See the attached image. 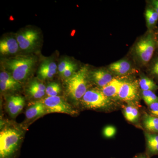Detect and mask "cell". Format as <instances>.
<instances>
[{"mask_svg":"<svg viewBox=\"0 0 158 158\" xmlns=\"http://www.w3.org/2000/svg\"><path fill=\"white\" fill-rule=\"evenodd\" d=\"M156 48V34L153 31H148L136 41L132 52L136 62L143 66L147 65L152 59Z\"/></svg>","mask_w":158,"mask_h":158,"instance_id":"obj_1","label":"cell"},{"mask_svg":"<svg viewBox=\"0 0 158 158\" xmlns=\"http://www.w3.org/2000/svg\"><path fill=\"white\" fill-rule=\"evenodd\" d=\"M22 131L6 128L0 133V158H15L23 138Z\"/></svg>","mask_w":158,"mask_h":158,"instance_id":"obj_2","label":"cell"},{"mask_svg":"<svg viewBox=\"0 0 158 158\" xmlns=\"http://www.w3.org/2000/svg\"><path fill=\"white\" fill-rule=\"evenodd\" d=\"M89 71L88 66H83L65 81L66 91L72 99H81L88 91Z\"/></svg>","mask_w":158,"mask_h":158,"instance_id":"obj_3","label":"cell"},{"mask_svg":"<svg viewBox=\"0 0 158 158\" xmlns=\"http://www.w3.org/2000/svg\"><path fill=\"white\" fill-rule=\"evenodd\" d=\"M35 58L31 56L19 57L6 62V66L17 81L26 80L35 65Z\"/></svg>","mask_w":158,"mask_h":158,"instance_id":"obj_4","label":"cell"},{"mask_svg":"<svg viewBox=\"0 0 158 158\" xmlns=\"http://www.w3.org/2000/svg\"><path fill=\"white\" fill-rule=\"evenodd\" d=\"M81 102L85 107L94 110L106 109L112 104L110 99L105 96L101 90L94 89L88 90Z\"/></svg>","mask_w":158,"mask_h":158,"instance_id":"obj_5","label":"cell"},{"mask_svg":"<svg viewBox=\"0 0 158 158\" xmlns=\"http://www.w3.org/2000/svg\"><path fill=\"white\" fill-rule=\"evenodd\" d=\"M46 108L47 113H61L73 115L77 112L71 105L60 97H48L43 102Z\"/></svg>","mask_w":158,"mask_h":158,"instance_id":"obj_6","label":"cell"},{"mask_svg":"<svg viewBox=\"0 0 158 158\" xmlns=\"http://www.w3.org/2000/svg\"><path fill=\"white\" fill-rule=\"evenodd\" d=\"M39 38V34L37 31L29 29L19 34L16 40L20 48L23 50L27 51L34 49Z\"/></svg>","mask_w":158,"mask_h":158,"instance_id":"obj_7","label":"cell"},{"mask_svg":"<svg viewBox=\"0 0 158 158\" xmlns=\"http://www.w3.org/2000/svg\"><path fill=\"white\" fill-rule=\"evenodd\" d=\"M139 84L135 81H123L118 98L125 102H132L138 98Z\"/></svg>","mask_w":158,"mask_h":158,"instance_id":"obj_8","label":"cell"},{"mask_svg":"<svg viewBox=\"0 0 158 158\" xmlns=\"http://www.w3.org/2000/svg\"><path fill=\"white\" fill-rule=\"evenodd\" d=\"M89 77L94 84L101 88L107 85L114 78L113 74L106 69H98L89 72Z\"/></svg>","mask_w":158,"mask_h":158,"instance_id":"obj_9","label":"cell"},{"mask_svg":"<svg viewBox=\"0 0 158 158\" xmlns=\"http://www.w3.org/2000/svg\"><path fill=\"white\" fill-rule=\"evenodd\" d=\"M107 69L113 74L118 76H124L131 73L133 71L131 62L127 59H121L111 63Z\"/></svg>","mask_w":158,"mask_h":158,"instance_id":"obj_10","label":"cell"},{"mask_svg":"<svg viewBox=\"0 0 158 158\" xmlns=\"http://www.w3.org/2000/svg\"><path fill=\"white\" fill-rule=\"evenodd\" d=\"M57 65L54 61L51 59H46L41 63L38 75L40 78L42 80L50 79L56 73Z\"/></svg>","mask_w":158,"mask_h":158,"instance_id":"obj_11","label":"cell"},{"mask_svg":"<svg viewBox=\"0 0 158 158\" xmlns=\"http://www.w3.org/2000/svg\"><path fill=\"white\" fill-rule=\"evenodd\" d=\"M19 48L17 40L13 37H6L0 41V53L2 55L16 53Z\"/></svg>","mask_w":158,"mask_h":158,"instance_id":"obj_12","label":"cell"},{"mask_svg":"<svg viewBox=\"0 0 158 158\" xmlns=\"http://www.w3.org/2000/svg\"><path fill=\"white\" fill-rule=\"evenodd\" d=\"M123 83V81L114 78L107 85L101 88V91L108 98L118 97V92Z\"/></svg>","mask_w":158,"mask_h":158,"instance_id":"obj_13","label":"cell"},{"mask_svg":"<svg viewBox=\"0 0 158 158\" xmlns=\"http://www.w3.org/2000/svg\"><path fill=\"white\" fill-rule=\"evenodd\" d=\"M47 114L46 108L43 102H37L33 104L27 110L26 116L31 119Z\"/></svg>","mask_w":158,"mask_h":158,"instance_id":"obj_14","label":"cell"},{"mask_svg":"<svg viewBox=\"0 0 158 158\" xmlns=\"http://www.w3.org/2000/svg\"><path fill=\"white\" fill-rule=\"evenodd\" d=\"M145 137L149 155L153 156L158 155V134L146 133Z\"/></svg>","mask_w":158,"mask_h":158,"instance_id":"obj_15","label":"cell"},{"mask_svg":"<svg viewBox=\"0 0 158 158\" xmlns=\"http://www.w3.org/2000/svg\"><path fill=\"white\" fill-rule=\"evenodd\" d=\"M146 26L148 31H152L158 21V14L151 6L146 8L145 13Z\"/></svg>","mask_w":158,"mask_h":158,"instance_id":"obj_16","label":"cell"},{"mask_svg":"<svg viewBox=\"0 0 158 158\" xmlns=\"http://www.w3.org/2000/svg\"><path fill=\"white\" fill-rule=\"evenodd\" d=\"M143 124L148 132L158 134V117L146 113L143 118Z\"/></svg>","mask_w":158,"mask_h":158,"instance_id":"obj_17","label":"cell"},{"mask_svg":"<svg viewBox=\"0 0 158 158\" xmlns=\"http://www.w3.org/2000/svg\"><path fill=\"white\" fill-rule=\"evenodd\" d=\"M123 113L126 119L131 123H136L139 118V111L136 107L128 105L124 108Z\"/></svg>","mask_w":158,"mask_h":158,"instance_id":"obj_18","label":"cell"},{"mask_svg":"<svg viewBox=\"0 0 158 158\" xmlns=\"http://www.w3.org/2000/svg\"><path fill=\"white\" fill-rule=\"evenodd\" d=\"M138 84L139 87L142 90H152L154 91L158 90V85L152 80L148 77H141Z\"/></svg>","mask_w":158,"mask_h":158,"instance_id":"obj_19","label":"cell"},{"mask_svg":"<svg viewBox=\"0 0 158 158\" xmlns=\"http://www.w3.org/2000/svg\"><path fill=\"white\" fill-rule=\"evenodd\" d=\"M0 81L5 82L9 85H13L19 89L20 88L21 86L19 82L13 78L11 74L7 72H1L0 73Z\"/></svg>","mask_w":158,"mask_h":158,"instance_id":"obj_20","label":"cell"},{"mask_svg":"<svg viewBox=\"0 0 158 158\" xmlns=\"http://www.w3.org/2000/svg\"><path fill=\"white\" fill-rule=\"evenodd\" d=\"M142 98L148 106L158 101V96L152 90H142Z\"/></svg>","mask_w":158,"mask_h":158,"instance_id":"obj_21","label":"cell"},{"mask_svg":"<svg viewBox=\"0 0 158 158\" xmlns=\"http://www.w3.org/2000/svg\"><path fill=\"white\" fill-rule=\"evenodd\" d=\"M25 105V101L22 97L19 96L17 102L12 109L9 110V114L12 117L17 116L18 114L23 110Z\"/></svg>","mask_w":158,"mask_h":158,"instance_id":"obj_22","label":"cell"},{"mask_svg":"<svg viewBox=\"0 0 158 158\" xmlns=\"http://www.w3.org/2000/svg\"><path fill=\"white\" fill-rule=\"evenodd\" d=\"M61 91V88L58 83L53 82L49 84L46 87L45 93L48 97L58 96V94Z\"/></svg>","mask_w":158,"mask_h":158,"instance_id":"obj_23","label":"cell"},{"mask_svg":"<svg viewBox=\"0 0 158 158\" xmlns=\"http://www.w3.org/2000/svg\"><path fill=\"white\" fill-rule=\"evenodd\" d=\"M149 73L158 81V57L155 59L149 68Z\"/></svg>","mask_w":158,"mask_h":158,"instance_id":"obj_24","label":"cell"},{"mask_svg":"<svg viewBox=\"0 0 158 158\" xmlns=\"http://www.w3.org/2000/svg\"><path fill=\"white\" fill-rule=\"evenodd\" d=\"M77 69L76 64H75L73 62L70 64L69 66L65 69V71L62 74V77H64L65 78L67 79L70 77L75 73L76 72V70Z\"/></svg>","mask_w":158,"mask_h":158,"instance_id":"obj_25","label":"cell"},{"mask_svg":"<svg viewBox=\"0 0 158 158\" xmlns=\"http://www.w3.org/2000/svg\"><path fill=\"white\" fill-rule=\"evenodd\" d=\"M116 128L113 126H107L103 130L104 136L107 138H113L116 135Z\"/></svg>","mask_w":158,"mask_h":158,"instance_id":"obj_26","label":"cell"},{"mask_svg":"<svg viewBox=\"0 0 158 158\" xmlns=\"http://www.w3.org/2000/svg\"><path fill=\"white\" fill-rule=\"evenodd\" d=\"M28 91L30 95L35 98H41L43 96H44L45 94V91H40L31 87H29Z\"/></svg>","mask_w":158,"mask_h":158,"instance_id":"obj_27","label":"cell"},{"mask_svg":"<svg viewBox=\"0 0 158 158\" xmlns=\"http://www.w3.org/2000/svg\"><path fill=\"white\" fill-rule=\"evenodd\" d=\"M72 61L67 59H64L62 60L58 65V70L59 73L62 75L65 69L72 63Z\"/></svg>","mask_w":158,"mask_h":158,"instance_id":"obj_28","label":"cell"},{"mask_svg":"<svg viewBox=\"0 0 158 158\" xmlns=\"http://www.w3.org/2000/svg\"><path fill=\"white\" fill-rule=\"evenodd\" d=\"M0 89L2 91H10V90H15L19 89L15 86H13L5 82L0 81Z\"/></svg>","mask_w":158,"mask_h":158,"instance_id":"obj_29","label":"cell"},{"mask_svg":"<svg viewBox=\"0 0 158 158\" xmlns=\"http://www.w3.org/2000/svg\"><path fill=\"white\" fill-rule=\"evenodd\" d=\"M150 115L158 117V101L152 103L148 106Z\"/></svg>","mask_w":158,"mask_h":158,"instance_id":"obj_30","label":"cell"},{"mask_svg":"<svg viewBox=\"0 0 158 158\" xmlns=\"http://www.w3.org/2000/svg\"><path fill=\"white\" fill-rule=\"evenodd\" d=\"M29 87L42 91H45L46 88L45 85L37 81H33V82H31Z\"/></svg>","mask_w":158,"mask_h":158,"instance_id":"obj_31","label":"cell"},{"mask_svg":"<svg viewBox=\"0 0 158 158\" xmlns=\"http://www.w3.org/2000/svg\"><path fill=\"white\" fill-rule=\"evenodd\" d=\"M18 98L19 96H17V95H13V96L10 97V98L8 100V103H7V108L8 111L14 106L15 105L17 102Z\"/></svg>","mask_w":158,"mask_h":158,"instance_id":"obj_32","label":"cell"},{"mask_svg":"<svg viewBox=\"0 0 158 158\" xmlns=\"http://www.w3.org/2000/svg\"><path fill=\"white\" fill-rule=\"evenodd\" d=\"M150 6L152 7L158 14V0H153L150 2Z\"/></svg>","mask_w":158,"mask_h":158,"instance_id":"obj_33","label":"cell"},{"mask_svg":"<svg viewBox=\"0 0 158 158\" xmlns=\"http://www.w3.org/2000/svg\"><path fill=\"white\" fill-rule=\"evenodd\" d=\"M134 158H148V157L146 156L141 155L137 156Z\"/></svg>","mask_w":158,"mask_h":158,"instance_id":"obj_34","label":"cell"},{"mask_svg":"<svg viewBox=\"0 0 158 158\" xmlns=\"http://www.w3.org/2000/svg\"><path fill=\"white\" fill-rule=\"evenodd\" d=\"M156 38L157 42V48L158 49V32L157 34H156Z\"/></svg>","mask_w":158,"mask_h":158,"instance_id":"obj_35","label":"cell"}]
</instances>
